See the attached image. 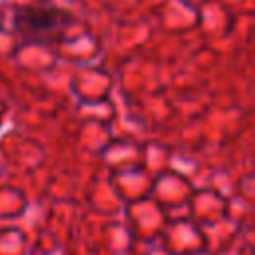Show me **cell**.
Instances as JSON below:
<instances>
[{"instance_id":"6da1fadb","label":"cell","mask_w":255,"mask_h":255,"mask_svg":"<svg viewBox=\"0 0 255 255\" xmlns=\"http://www.w3.org/2000/svg\"><path fill=\"white\" fill-rule=\"evenodd\" d=\"M74 14L54 4H20L14 8L12 26L24 46H58Z\"/></svg>"}]
</instances>
